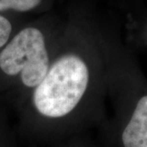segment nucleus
<instances>
[{
  "mask_svg": "<svg viewBox=\"0 0 147 147\" xmlns=\"http://www.w3.org/2000/svg\"><path fill=\"white\" fill-rule=\"evenodd\" d=\"M42 0H0V11L13 10L17 11H29L34 10Z\"/></svg>",
  "mask_w": 147,
  "mask_h": 147,
  "instance_id": "5",
  "label": "nucleus"
},
{
  "mask_svg": "<svg viewBox=\"0 0 147 147\" xmlns=\"http://www.w3.org/2000/svg\"><path fill=\"white\" fill-rule=\"evenodd\" d=\"M54 57L40 29L26 27L0 50V100L11 113L46 76Z\"/></svg>",
  "mask_w": 147,
  "mask_h": 147,
  "instance_id": "2",
  "label": "nucleus"
},
{
  "mask_svg": "<svg viewBox=\"0 0 147 147\" xmlns=\"http://www.w3.org/2000/svg\"><path fill=\"white\" fill-rule=\"evenodd\" d=\"M101 101L86 58L76 52L59 54L13 113L20 142L26 147L59 142L98 119Z\"/></svg>",
  "mask_w": 147,
  "mask_h": 147,
  "instance_id": "1",
  "label": "nucleus"
},
{
  "mask_svg": "<svg viewBox=\"0 0 147 147\" xmlns=\"http://www.w3.org/2000/svg\"><path fill=\"white\" fill-rule=\"evenodd\" d=\"M0 102H1V100H0Z\"/></svg>",
  "mask_w": 147,
  "mask_h": 147,
  "instance_id": "8",
  "label": "nucleus"
},
{
  "mask_svg": "<svg viewBox=\"0 0 147 147\" xmlns=\"http://www.w3.org/2000/svg\"><path fill=\"white\" fill-rule=\"evenodd\" d=\"M13 34V25L6 17L0 16V50L10 40Z\"/></svg>",
  "mask_w": 147,
  "mask_h": 147,
  "instance_id": "6",
  "label": "nucleus"
},
{
  "mask_svg": "<svg viewBox=\"0 0 147 147\" xmlns=\"http://www.w3.org/2000/svg\"><path fill=\"white\" fill-rule=\"evenodd\" d=\"M37 147H78L75 145H68V144H60L59 142H55L53 144H48V145H43V146H37Z\"/></svg>",
  "mask_w": 147,
  "mask_h": 147,
  "instance_id": "7",
  "label": "nucleus"
},
{
  "mask_svg": "<svg viewBox=\"0 0 147 147\" xmlns=\"http://www.w3.org/2000/svg\"><path fill=\"white\" fill-rule=\"evenodd\" d=\"M11 115V111L0 102V147H22Z\"/></svg>",
  "mask_w": 147,
  "mask_h": 147,
  "instance_id": "4",
  "label": "nucleus"
},
{
  "mask_svg": "<svg viewBox=\"0 0 147 147\" xmlns=\"http://www.w3.org/2000/svg\"><path fill=\"white\" fill-rule=\"evenodd\" d=\"M120 143L122 147H147V95L137 99L120 132Z\"/></svg>",
  "mask_w": 147,
  "mask_h": 147,
  "instance_id": "3",
  "label": "nucleus"
}]
</instances>
